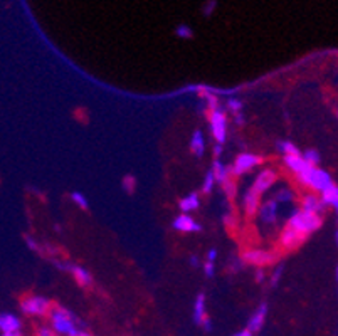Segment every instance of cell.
<instances>
[{
  "instance_id": "obj_28",
  "label": "cell",
  "mask_w": 338,
  "mask_h": 336,
  "mask_svg": "<svg viewBox=\"0 0 338 336\" xmlns=\"http://www.w3.org/2000/svg\"><path fill=\"white\" fill-rule=\"evenodd\" d=\"M177 35L178 37H182V39H190V37H194V31L190 29L189 26H185V24H180V26L177 27Z\"/></svg>"
},
{
  "instance_id": "obj_35",
  "label": "cell",
  "mask_w": 338,
  "mask_h": 336,
  "mask_svg": "<svg viewBox=\"0 0 338 336\" xmlns=\"http://www.w3.org/2000/svg\"><path fill=\"white\" fill-rule=\"evenodd\" d=\"M234 336H252V333H251V331H249V330H247V328H246V330L239 331V333H237V335H234Z\"/></svg>"
},
{
  "instance_id": "obj_21",
  "label": "cell",
  "mask_w": 338,
  "mask_h": 336,
  "mask_svg": "<svg viewBox=\"0 0 338 336\" xmlns=\"http://www.w3.org/2000/svg\"><path fill=\"white\" fill-rule=\"evenodd\" d=\"M72 271V276H74L76 282L79 286H83V288H88V286H91V274H89L86 269L79 268V266H74V268H71Z\"/></svg>"
},
{
  "instance_id": "obj_22",
  "label": "cell",
  "mask_w": 338,
  "mask_h": 336,
  "mask_svg": "<svg viewBox=\"0 0 338 336\" xmlns=\"http://www.w3.org/2000/svg\"><path fill=\"white\" fill-rule=\"evenodd\" d=\"M212 175H214V180H217V182H224L227 177H229V168L227 167H224L221 162H219V158H215L214 160V165H212Z\"/></svg>"
},
{
  "instance_id": "obj_23",
  "label": "cell",
  "mask_w": 338,
  "mask_h": 336,
  "mask_svg": "<svg viewBox=\"0 0 338 336\" xmlns=\"http://www.w3.org/2000/svg\"><path fill=\"white\" fill-rule=\"evenodd\" d=\"M301 158H303L308 165L316 167V165H318V162H320V153L316 150H306L303 155H301Z\"/></svg>"
},
{
  "instance_id": "obj_38",
  "label": "cell",
  "mask_w": 338,
  "mask_h": 336,
  "mask_svg": "<svg viewBox=\"0 0 338 336\" xmlns=\"http://www.w3.org/2000/svg\"><path fill=\"white\" fill-rule=\"evenodd\" d=\"M2 336H22V335H20L19 331H17V333H3Z\"/></svg>"
},
{
  "instance_id": "obj_17",
  "label": "cell",
  "mask_w": 338,
  "mask_h": 336,
  "mask_svg": "<svg viewBox=\"0 0 338 336\" xmlns=\"http://www.w3.org/2000/svg\"><path fill=\"white\" fill-rule=\"evenodd\" d=\"M321 202H323L325 207H332V208H337L338 205V187L337 183H330V185L325 188V190H321Z\"/></svg>"
},
{
  "instance_id": "obj_13",
  "label": "cell",
  "mask_w": 338,
  "mask_h": 336,
  "mask_svg": "<svg viewBox=\"0 0 338 336\" xmlns=\"http://www.w3.org/2000/svg\"><path fill=\"white\" fill-rule=\"evenodd\" d=\"M259 207H261V197L252 194L251 190H247L246 195H244V212H246V215L252 219V217L258 214Z\"/></svg>"
},
{
  "instance_id": "obj_29",
  "label": "cell",
  "mask_w": 338,
  "mask_h": 336,
  "mask_svg": "<svg viewBox=\"0 0 338 336\" xmlns=\"http://www.w3.org/2000/svg\"><path fill=\"white\" fill-rule=\"evenodd\" d=\"M214 175H212V171H209V173H207V177H205V180H203V187H202V194H210V192H212V187H214Z\"/></svg>"
},
{
  "instance_id": "obj_15",
  "label": "cell",
  "mask_w": 338,
  "mask_h": 336,
  "mask_svg": "<svg viewBox=\"0 0 338 336\" xmlns=\"http://www.w3.org/2000/svg\"><path fill=\"white\" fill-rule=\"evenodd\" d=\"M284 163H286V167L296 175L303 173V171H306L309 167H313V165H308V163L301 158V155H286V157H284Z\"/></svg>"
},
{
  "instance_id": "obj_33",
  "label": "cell",
  "mask_w": 338,
  "mask_h": 336,
  "mask_svg": "<svg viewBox=\"0 0 338 336\" xmlns=\"http://www.w3.org/2000/svg\"><path fill=\"white\" fill-rule=\"evenodd\" d=\"M37 336H56V333L52 330H47V328H42V330L39 331Z\"/></svg>"
},
{
  "instance_id": "obj_18",
  "label": "cell",
  "mask_w": 338,
  "mask_h": 336,
  "mask_svg": "<svg viewBox=\"0 0 338 336\" xmlns=\"http://www.w3.org/2000/svg\"><path fill=\"white\" fill-rule=\"evenodd\" d=\"M276 208H278L276 200H270V202H266L264 205L259 207L258 214L261 215L263 222H266V224H274L276 222Z\"/></svg>"
},
{
  "instance_id": "obj_32",
  "label": "cell",
  "mask_w": 338,
  "mask_h": 336,
  "mask_svg": "<svg viewBox=\"0 0 338 336\" xmlns=\"http://www.w3.org/2000/svg\"><path fill=\"white\" fill-rule=\"evenodd\" d=\"M276 200H281V202H284V200H291V194L288 190H281L278 195H276Z\"/></svg>"
},
{
  "instance_id": "obj_30",
  "label": "cell",
  "mask_w": 338,
  "mask_h": 336,
  "mask_svg": "<svg viewBox=\"0 0 338 336\" xmlns=\"http://www.w3.org/2000/svg\"><path fill=\"white\" fill-rule=\"evenodd\" d=\"M227 106H229L231 111H236V113H239V111H241V108H242L241 101H237V100H229V101H227Z\"/></svg>"
},
{
  "instance_id": "obj_31",
  "label": "cell",
  "mask_w": 338,
  "mask_h": 336,
  "mask_svg": "<svg viewBox=\"0 0 338 336\" xmlns=\"http://www.w3.org/2000/svg\"><path fill=\"white\" fill-rule=\"evenodd\" d=\"M203 271H205L207 277H214V262L205 261V264H203Z\"/></svg>"
},
{
  "instance_id": "obj_25",
  "label": "cell",
  "mask_w": 338,
  "mask_h": 336,
  "mask_svg": "<svg viewBox=\"0 0 338 336\" xmlns=\"http://www.w3.org/2000/svg\"><path fill=\"white\" fill-rule=\"evenodd\" d=\"M71 199H72V202H74L79 208H83V210H88V200H86V197H84L83 194H79V192H72Z\"/></svg>"
},
{
  "instance_id": "obj_16",
  "label": "cell",
  "mask_w": 338,
  "mask_h": 336,
  "mask_svg": "<svg viewBox=\"0 0 338 336\" xmlns=\"http://www.w3.org/2000/svg\"><path fill=\"white\" fill-rule=\"evenodd\" d=\"M266 314H268V306H266V304H261V306L258 308V311H256V313L252 314L249 325H247V330H249L252 335L258 333V331L263 328L264 321H266Z\"/></svg>"
},
{
  "instance_id": "obj_1",
  "label": "cell",
  "mask_w": 338,
  "mask_h": 336,
  "mask_svg": "<svg viewBox=\"0 0 338 336\" xmlns=\"http://www.w3.org/2000/svg\"><path fill=\"white\" fill-rule=\"evenodd\" d=\"M49 318L52 323V331L59 335H68V336H77L74 321H72V314L66 311L61 306H51L49 308Z\"/></svg>"
},
{
  "instance_id": "obj_26",
  "label": "cell",
  "mask_w": 338,
  "mask_h": 336,
  "mask_svg": "<svg viewBox=\"0 0 338 336\" xmlns=\"http://www.w3.org/2000/svg\"><path fill=\"white\" fill-rule=\"evenodd\" d=\"M279 150L283 151V155L286 157V155H301L300 153V150L296 148L293 143L290 141H283V143H279Z\"/></svg>"
},
{
  "instance_id": "obj_4",
  "label": "cell",
  "mask_w": 338,
  "mask_h": 336,
  "mask_svg": "<svg viewBox=\"0 0 338 336\" xmlns=\"http://www.w3.org/2000/svg\"><path fill=\"white\" fill-rule=\"evenodd\" d=\"M244 264H251L256 268L261 266H271L279 261V252L276 251H264V249H247L241 254Z\"/></svg>"
},
{
  "instance_id": "obj_34",
  "label": "cell",
  "mask_w": 338,
  "mask_h": 336,
  "mask_svg": "<svg viewBox=\"0 0 338 336\" xmlns=\"http://www.w3.org/2000/svg\"><path fill=\"white\" fill-rule=\"evenodd\" d=\"M215 256H217V251H215V249H210L209 254H207V261H212L214 262Z\"/></svg>"
},
{
  "instance_id": "obj_10",
  "label": "cell",
  "mask_w": 338,
  "mask_h": 336,
  "mask_svg": "<svg viewBox=\"0 0 338 336\" xmlns=\"http://www.w3.org/2000/svg\"><path fill=\"white\" fill-rule=\"evenodd\" d=\"M194 321L197 325H202L207 331L212 330V325H210V318L207 316L205 313V296L201 293L197 298H195V304H194Z\"/></svg>"
},
{
  "instance_id": "obj_14",
  "label": "cell",
  "mask_w": 338,
  "mask_h": 336,
  "mask_svg": "<svg viewBox=\"0 0 338 336\" xmlns=\"http://www.w3.org/2000/svg\"><path fill=\"white\" fill-rule=\"evenodd\" d=\"M301 207H303L304 212H311V214H321L323 212V202H321L320 197H316L315 194H308L303 197V202H301Z\"/></svg>"
},
{
  "instance_id": "obj_2",
  "label": "cell",
  "mask_w": 338,
  "mask_h": 336,
  "mask_svg": "<svg viewBox=\"0 0 338 336\" xmlns=\"http://www.w3.org/2000/svg\"><path fill=\"white\" fill-rule=\"evenodd\" d=\"M298 180L301 185L309 188V190H313V192H321V190H325L330 183H333L332 175H330L328 171L321 170L318 167H309L306 171L298 175Z\"/></svg>"
},
{
  "instance_id": "obj_3",
  "label": "cell",
  "mask_w": 338,
  "mask_h": 336,
  "mask_svg": "<svg viewBox=\"0 0 338 336\" xmlns=\"http://www.w3.org/2000/svg\"><path fill=\"white\" fill-rule=\"evenodd\" d=\"M323 224V219L318 214H311V212H304L300 210L296 214H293V217L290 219L288 225L293 229H296L298 232L304 234V235H309L311 232L318 231Z\"/></svg>"
},
{
  "instance_id": "obj_24",
  "label": "cell",
  "mask_w": 338,
  "mask_h": 336,
  "mask_svg": "<svg viewBox=\"0 0 338 336\" xmlns=\"http://www.w3.org/2000/svg\"><path fill=\"white\" fill-rule=\"evenodd\" d=\"M222 188H224L226 195L229 197L231 200L234 199V197H236V183H234V180H232V175H229V177L222 182Z\"/></svg>"
},
{
  "instance_id": "obj_36",
  "label": "cell",
  "mask_w": 338,
  "mask_h": 336,
  "mask_svg": "<svg viewBox=\"0 0 338 336\" xmlns=\"http://www.w3.org/2000/svg\"><path fill=\"white\" fill-rule=\"evenodd\" d=\"M221 151H222L221 145H215V148H214V155H215V158H219V155H221Z\"/></svg>"
},
{
  "instance_id": "obj_6",
  "label": "cell",
  "mask_w": 338,
  "mask_h": 336,
  "mask_svg": "<svg viewBox=\"0 0 338 336\" xmlns=\"http://www.w3.org/2000/svg\"><path fill=\"white\" fill-rule=\"evenodd\" d=\"M263 163V158L259 155H252V153H241L237 158H236L234 165L227 167L229 168V173L232 177H237V175H242L246 171H251L252 168H256L258 165Z\"/></svg>"
},
{
  "instance_id": "obj_39",
  "label": "cell",
  "mask_w": 338,
  "mask_h": 336,
  "mask_svg": "<svg viewBox=\"0 0 338 336\" xmlns=\"http://www.w3.org/2000/svg\"><path fill=\"white\" fill-rule=\"evenodd\" d=\"M190 262H192V266H194V268H195V266H199V264H197V262H199V259H197V257H192V259H190Z\"/></svg>"
},
{
  "instance_id": "obj_7",
  "label": "cell",
  "mask_w": 338,
  "mask_h": 336,
  "mask_svg": "<svg viewBox=\"0 0 338 336\" xmlns=\"http://www.w3.org/2000/svg\"><path fill=\"white\" fill-rule=\"evenodd\" d=\"M210 130H212V136L215 138V141H217V145H222L224 141H226V136H227V118H226V113L222 111V109H214V111H210Z\"/></svg>"
},
{
  "instance_id": "obj_20",
  "label": "cell",
  "mask_w": 338,
  "mask_h": 336,
  "mask_svg": "<svg viewBox=\"0 0 338 336\" xmlns=\"http://www.w3.org/2000/svg\"><path fill=\"white\" fill-rule=\"evenodd\" d=\"M178 205H180V210L184 212V214H189V212H192V210H197L199 205H201V200H199L197 194H189L178 202Z\"/></svg>"
},
{
  "instance_id": "obj_11",
  "label": "cell",
  "mask_w": 338,
  "mask_h": 336,
  "mask_svg": "<svg viewBox=\"0 0 338 336\" xmlns=\"http://www.w3.org/2000/svg\"><path fill=\"white\" fill-rule=\"evenodd\" d=\"M20 330V319L15 314L0 313V331L3 333H17Z\"/></svg>"
},
{
  "instance_id": "obj_8",
  "label": "cell",
  "mask_w": 338,
  "mask_h": 336,
  "mask_svg": "<svg viewBox=\"0 0 338 336\" xmlns=\"http://www.w3.org/2000/svg\"><path fill=\"white\" fill-rule=\"evenodd\" d=\"M306 239H308V235H304V234L298 232L296 229L286 225V227L283 229V232H281V235H279V244H281V247H283L284 251L291 252V251L300 249L301 244H303Z\"/></svg>"
},
{
  "instance_id": "obj_9",
  "label": "cell",
  "mask_w": 338,
  "mask_h": 336,
  "mask_svg": "<svg viewBox=\"0 0 338 336\" xmlns=\"http://www.w3.org/2000/svg\"><path fill=\"white\" fill-rule=\"evenodd\" d=\"M276 180H278V175H276V171L271 170V168H266V170H263L261 173L256 177L254 183H252V187L249 188V190L252 192V194H256V195L261 197L271 185H274Z\"/></svg>"
},
{
  "instance_id": "obj_19",
  "label": "cell",
  "mask_w": 338,
  "mask_h": 336,
  "mask_svg": "<svg viewBox=\"0 0 338 336\" xmlns=\"http://www.w3.org/2000/svg\"><path fill=\"white\" fill-rule=\"evenodd\" d=\"M190 150H192L195 157H202L203 151H205V140H203V134L201 130L194 131L192 141H190Z\"/></svg>"
},
{
  "instance_id": "obj_40",
  "label": "cell",
  "mask_w": 338,
  "mask_h": 336,
  "mask_svg": "<svg viewBox=\"0 0 338 336\" xmlns=\"http://www.w3.org/2000/svg\"><path fill=\"white\" fill-rule=\"evenodd\" d=\"M77 336H91V335H88V333H79Z\"/></svg>"
},
{
  "instance_id": "obj_37",
  "label": "cell",
  "mask_w": 338,
  "mask_h": 336,
  "mask_svg": "<svg viewBox=\"0 0 338 336\" xmlns=\"http://www.w3.org/2000/svg\"><path fill=\"white\" fill-rule=\"evenodd\" d=\"M256 279H258V281H263V279H264V272L261 271V269H259V271L256 272Z\"/></svg>"
},
{
  "instance_id": "obj_27",
  "label": "cell",
  "mask_w": 338,
  "mask_h": 336,
  "mask_svg": "<svg viewBox=\"0 0 338 336\" xmlns=\"http://www.w3.org/2000/svg\"><path fill=\"white\" fill-rule=\"evenodd\" d=\"M123 188H125L126 194L132 195L133 192H135V188H136V180H135V177H132V175H126V177L123 178Z\"/></svg>"
},
{
  "instance_id": "obj_12",
  "label": "cell",
  "mask_w": 338,
  "mask_h": 336,
  "mask_svg": "<svg viewBox=\"0 0 338 336\" xmlns=\"http://www.w3.org/2000/svg\"><path fill=\"white\" fill-rule=\"evenodd\" d=\"M173 227L180 232H199L201 225H199L189 214H182L173 220Z\"/></svg>"
},
{
  "instance_id": "obj_5",
  "label": "cell",
  "mask_w": 338,
  "mask_h": 336,
  "mask_svg": "<svg viewBox=\"0 0 338 336\" xmlns=\"http://www.w3.org/2000/svg\"><path fill=\"white\" fill-rule=\"evenodd\" d=\"M51 308V302L40 296H27L20 301V309L29 316H46Z\"/></svg>"
}]
</instances>
